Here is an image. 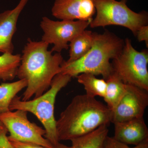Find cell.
<instances>
[{"mask_svg":"<svg viewBox=\"0 0 148 148\" xmlns=\"http://www.w3.org/2000/svg\"><path fill=\"white\" fill-rule=\"evenodd\" d=\"M49 45L29 39L22 51L16 77L27 81L26 90L21 98L29 101L40 97L50 87L54 77L60 73L64 60L61 53L48 50Z\"/></svg>","mask_w":148,"mask_h":148,"instance_id":"obj_1","label":"cell"},{"mask_svg":"<svg viewBox=\"0 0 148 148\" xmlns=\"http://www.w3.org/2000/svg\"><path fill=\"white\" fill-rule=\"evenodd\" d=\"M112 112L95 98L77 95L56 122L59 141L70 140L87 134L112 122Z\"/></svg>","mask_w":148,"mask_h":148,"instance_id":"obj_2","label":"cell"},{"mask_svg":"<svg viewBox=\"0 0 148 148\" xmlns=\"http://www.w3.org/2000/svg\"><path fill=\"white\" fill-rule=\"evenodd\" d=\"M124 40L107 31L103 34L93 32L92 47L82 58L71 62L64 61L60 73L71 77L84 73L101 75L107 80L112 73L111 59L121 51Z\"/></svg>","mask_w":148,"mask_h":148,"instance_id":"obj_3","label":"cell"},{"mask_svg":"<svg viewBox=\"0 0 148 148\" xmlns=\"http://www.w3.org/2000/svg\"><path fill=\"white\" fill-rule=\"evenodd\" d=\"M71 78L68 75L58 74L53 79L49 89L40 97L23 101L16 95L10 106V111L21 110L34 114L44 127L45 138L54 147L60 144L54 116L56 98L59 91L66 87Z\"/></svg>","mask_w":148,"mask_h":148,"instance_id":"obj_4","label":"cell"},{"mask_svg":"<svg viewBox=\"0 0 148 148\" xmlns=\"http://www.w3.org/2000/svg\"><path fill=\"white\" fill-rule=\"evenodd\" d=\"M127 0H94L96 16L89 24L91 28L115 25L125 27L135 36L140 27L147 25L145 11L136 12L127 6Z\"/></svg>","mask_w":148,"mask_h":148,"instance_id":"obj_5","label":"cell"},{"mask_svg":"<svg viewBox=\"0 0 148 148\" xmlns=\"http://www.w3.org/2000/svg\"><path fill=\"white\" fill-rule=\"evenodd\" d=\"M111 64L112 74L122 82L148 91L147 50H136L131 40L127 38L121 51Z\"/></svg>","mask_w":148,"mask_h":148,"instance_id":"obj_6","label":"cell"},{"mask_svg":"<svg viewBox=\"0 0 148 148\" xmlns=\"http://www.w3.org/2000/svg\"><path fill=\"white\" fill-rule=\"evenodd\" d=\"M27 113L26 111L16 110L0 114V122L9 132L8 137L47 148H55L45 138V130L31 122L28 119Z\"/></svg>","mask_w":148,"mask_h":148,"instance_id":"obj_7","label":"cell"},{"mask_svg":"<svg viewBox=\"0 0 148 148\" xmlns=\"http://www.w3.org/2000/svg\"><path fill=\"white\" fill-rule=\"evenodd\" d=\"M90 22L79 20L53 21L45 16L40 25L44 33L42 41L49 45H53L51 52L61 53L62 50L69 49V43L86 30Z\"/></svg>","mask_w":148,"mask_h":148,"instance_id":"obj_8","label":"cell"},{"mask_svg":"<svg viewBox=\"0 0 148 148\" xmlns=\"http://www.w3.org/2000/svg\"><path fill=\"white\" fill-rule=\"evenodd\" d=\"M148 106V91L127 84L126 92L112 112L111 123H114L144 117Z\"/></svg>","mask_w":148,"mask_h":148,"instance_id":"obj_9","label":"cell"},{"mask_svg":"<svg viewBox=\"0 0 148 148\" xmlns=\"http://www.w3.org/2000/svg\"><path fill=\"white\" fill-rule=\"evenodd\" d=\"M51 12L61 20L91 21L96 10L94 0H55Z\"/></svg>","mask_w":148,"mask_h":148,"instance_id":"obj_10","label":"cell"},{"mask_svg":"<svg viewBox=\"0 0 148 148\" xmlns=\"http://www.w3.org/2000/svg\"><path fill=\"white\" fill-rule=\"evenodd\" d=\"M113 124V137L119 142L136 146L148 141V127L144 117Z\"/></svg>","mask_w":148,"mask_h":148,"instance_id":"obj_11","label":"cell"},{"mask_svg":"<svg viewBox=\"0 0 148 148\" xmlns=\"http://www.w3.org/2000/svg\"><path fill=\"white\" fill-rule=\"evenodd\" d=\"M29 0H21L15 8L0 14V52L13 53L12 40L19 15Z\"/></svg>","mask_w":148,"mask_h":148,"instance_id":"obj_12","label":"cell"},{"mask_svg":"<svg viewBox=\"0 0 148 148\" xmlns=\"http://www.w3.org/2000/svg\"><path fill=\"white\" fill-rule=\"evenodd\" d=\"M93 32L86 29L74 38L69 44V58L71 62L82 58L90 50L92 45Z\"/></svg>","mask_w":148,"mask_h":148,"instance_id":"obj_13","label":"cell"},{"mask_svg":"<svg viewBox=\"0 0 148 148\" xmlns=\"http://www.w3.org/2000/svg\"><path fill=\"white\" fill-rule=\"evenodd\" d=\"M108 132V125L100 126L87 134L71 140L72 148H102Z\"/></svg>","mask_w":148,"mask_h":148,"instance_id":"obj_14","label":"cell"},{"mask_svg":"<svg viewBox=\"0 0 148 148\" xmlns=\"http://www.w3.org/2000/svg\"><path fill=\"white\" fill-rule=\"evenodd\" d=\"M106 81L107 86L104 101L112 112L126 92L127 84L112 74Z\"/></svg>","mask_w":148,"mask_h":148,"instance_id":"obj_15","label":"cell"},{"mask_svg":"<svg viewBox=\"0 0 148 148\" xmlns=\"http://www.w3.org/2000/svg\"><path fill=\"white\" fill-rule=\"evenodd\" d=\"M27 86V81L24 79L13 82L3 83L0 85V114L10 111L12 101Z\"/></svg>","mask_w":148,"mask_h":148,"instance_id":"obj_16","label":"cell"},{"mask_svg":"<svg viewBox=\"0 0 148 148\" xmlns=\"http://www.w3.org/2000/svg\"><path fill=\"white\" fill-rule=\"evenodd\" d=\"M76 77L78 82L83 86L86 94L93 98H104L107 86L106 80L97 78L95 75L88 73L80 74Z\"/></svg>","mask_w":148,"mask_h":148,"instance_id":"obj_17","label":"cell"},{"mask_svg":"<svg viewBox=\"0 0 148 148\" xmlns=\"http://www.w3.org/2000/svg\"><path fill=\"white\" fill-rule=\"evenodd\" d=\"M21 59L20 54L4 53L0 56V79L4 82L12 80L16 76Z\"/></svg>","mask_w":148,"mask_h":148,"instance_id":"obj_18","label":"cell"},{"mask_svg":"<svg viewBox=\"0 0 148 148\" xmlns=\"http://www.w3.org/2000/svg\"><path fill=\"white\" fill-rule=\"evenodd\" d=\"M102 148H148V141L130 147L128 145L116 140L113 137H109L108 135L103 143Z\"/></svg>","mask_w":148,"mask_h":148,"instance_id":"obj_19","label":"cell"},{"mask_svg":"<svg viewBox=\"0 0 148 148\" xmlns=\"http://www.w3.org/2000/svg\"><path fill=\"white\" fill-rule=\"evenodd\" d=\"M8 139L14 148H47L34 143L18 141L8 136Z\"/></svg>","mask_w":148,"mask_h":148,"instance_id":"obj_20","label":"cell"},{"mask_svg":"<svg viewBox=\"0 0 148 148\" xmlns=\"http://www.w3.org/2000/svg\"><path fill=\"white\" fill-rule=\"evenodd\" d=\"M135 36L139 42L144 41L146 47H148V26L145 25L140 27L136 32Z\"/></svg>","mask_w":148,"mask_h":148,"instance_id":"obj_21","label":"cell"},{"mask_svg":"<svg viewBox=\"0 0 148 148\" xmlns=\"http://www.w3.org/2000/svg\"><path fill=\"white\" fill-rule=\"evenodd\" d=\"M7 132L6 128L0 131V148H14L8 139Z\"/></svg>","mask_w":148,"mask_h":148,"instance_id":"obj_22","label":"cell"},{"mask_svg":"<svg viewBox=\"0 0 148 148\" xmlns=\"http://www.w3.org/2000/svg\"><path fill=\"white\" fill-rule=\"evenodd\" d=\"M55 148H72V147H68V146L62 145L60 143L58 146L56 147Z\"/></svg>","mask_w":148,"mask_h":148,"instance_id":"obj_23","label":"cell"},{"mask_svg":"<svg viewBox=\"0 0 148 148\" xmlns=\"http://www.w3.org/2000/svg\"><path fill=\"white\" fill-rule=\"evenodd\" d=\"M5 127L0 122V131L2 130L5 129Z\"/></svg>","mask_w":148,"mask_h":148,"instance_id":"obj_24","label":"cell"}]
</instances>
